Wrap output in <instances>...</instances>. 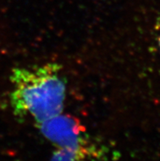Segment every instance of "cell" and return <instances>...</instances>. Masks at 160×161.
Masks as SVG:
<instances>
[{
    "label": "cell",
    "instance_id": "cell-1",
    "mask_svg": "<svg viewBox=\"0 0 160 161\" xmlns=\"http://www.w3.org/2000/svg\"><path fill=\"white\" fill-rule=\"evenodd\" d=\"M11 82V106L16 117L30 115L39 125L62 113L66 84L57 63L16 68Z\"/></svg>",
    "mask_w": 160,
    "mask_h": 161
},
{
    "label": "cell",
    "instance_id": "cell-2",
    "mask_svg": "<svg viewBox=\"0 0 160 161\" xmlns=\"http://www.w3.org/2000/svg\"><path fill=\"white\" fill-rule=\"evenodd\" d=\"M38 127L43 137L57 148L75 147L87 138L85 129L79 119L62 113Z\"/></svg>",
    "mask_w": 160,
    "mask_h": 161
},
{
    "label": "cell",
    "instance_id": "cell-3",
    "mask_svg": "<svg viewBox=\"0 0 160 161\" xmlns=\"http://www.w3.org/2000/svg\"><path fill=\"white\" fill-rule=\"evenodd\" d=\"M50 161H109L102 148L86 138L79 145L57 148Z\"/></svg>",
    "mask_w": 160,
    "mask_h": 161
},
{
    "label": "cell",
    "instance_id": "cell-4",
    "mask_svg": "<svg viewBox=\"0 0 160 161\" xmlns=\"http://www.w3.org/2000/svg\"><path fill=\"white\" fill-rule=\"evenodd\" d=\"M156 31H157V43H158V47L159 49L160 53V20H158L156 25Z\"/></svg>",
    "mask_w": 160,
    "mask_h": 161
}]
</instances>
